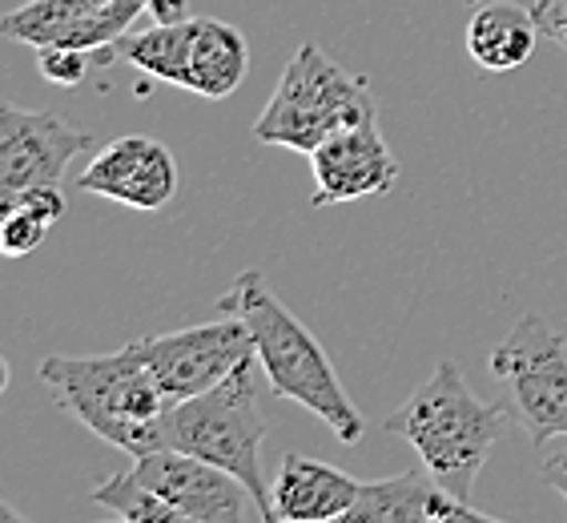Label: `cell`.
Instances as JSON below:
<instances>
[{
	"mask_svg": "<svg viewBox=\"0 0 567 523\" xmlns=\"http://www.w3.org/2000/svg\"><path fill=\"white\" fill-rule=\"evenodd\" d=\"M41 382L53 391L56 407L113 448L130 455L165 448V419L177 399L153 375L137 338L113 355H49Z\"/></svg>",
	"mask_w": 567,
	"mask_h": 523,
	"instance_id": "cell-1",
	"label": "cell"
},
{
	"mask_svg": "<svg viewBox=\"0 0 567 523\" xmlns=\"http://www.w3.org/2000/svg\"><path fill=\"white\" fill-rule=\"evenodd\" d=\"M218 310L238 315L250 327L258 362H262V375L270 379L274 394L295 399L310 414H318L339 443H359L367 435V419L342 391V379L334 375L327 350L302 327V318L286 310L262 274L241 270L234 286L218 298Z\"/></svg>",
	"mask_w": 567,
	"mask_h": 523,
	"instance_id": "cell-2",
	"label": "cell"
},
{
	"mask_svg": "<svg viewBox=\"0 0 567 523\" xmlns=\"http://www.w3.org/2000/svg\"><path fill=\"white\" fill-rule=\"evenodd\" d=\"M512 411L495 407L471 391L455 362H439L435 371L406 394V403L386 414V431L403 435L415 448L419 463L451 495L471 503L480 471L495 451V439L507 431Z\"/></svg>",
	"mask_w": 567,
	"mask_h": 523,
	"instance_id": "cell-3",
	"label": "cell"
},
{
	"mask_svg": "<svg viewBox=\"0 0 567 523\" xmlns=\"http://www.w3.org/2000/svg\"><path fill=\"white\" fill-rule=\"evenodd\" d=\"M258 355L246 359L226 382L214 391L177 399L165 419V448L189 451V455L218 463L229 475H238L250 488L258 512L266 523L274 520V495L262 471V439L266 419L258 407Z\"/></svg>",
	"mask_w": 567,
	"mask_h": 523,
	"instance_id": "cell-4",
	"label": "cell"
},
{
	"mask_svg": "<svg viewBox=\"0 0 567 523\" xmlns=\"http://www.w3.org/2000/svg\"><path fill=\"white\" fill-rule=\"evenodd\" d=\"M367 121H379L371 81L347 73L315 41H306L290 57L274 98L266 101L262 117L254 121V137L262 145L315 153L339 130L367 125Z\"/></svg>",
	"mask_w": 567,
	"mask_h": 523,
	"instance_id": "cell-5",
	"label": "cell"
},
{
	"mask_svg": "<svg viewBox=\"0 0 567 523\" xmlns=\"http://www.w3.org/2000/svg\"><path fill=\"white\" fill-rule=\"evenodd\" d=\"M492 371L512 394V411L532 448L567 439V338L547 318H519L492 350Z\"/></svg>",
	"mask_w": 567,
	"mask_h": 523,
	"instance_id": "cell-6",
	"label": "cell"
},
{
	"mask_svg": "<svg viewBox=\"0 0 567 523\" xmlns=\"http://www.w3.org/2000/svg\"><path fill=\"white\" fill-rule=\"evenodd\" d=\"M137 347L174 399H194V394L214 391L218 382H226L238 371L241 362L258 355L250 327L238 315L202 322V327L169 330V335L137 338Z\"/></svg>",
	"mask_w": 567,
	"mask_h": 523,
	"instance_id": "cell-7",
	"label": "cell"
},
{
	"mask_svg": "<svg viewBox=\"0 0 567 523\" xmlns=\"http://www.w3.org/2000/svg\"><path fill=\"white\" fill-rule=\"evenodd\" d=\"M133 471L182 515V523H246L258 512L250 488L238 475H229L226 468L206 463L189 451H145V455H137ZM258 520H262V512H258Z\"/></svg>",
	"mask_w": 567,
	"mask_h": 523,
	"instance_id": "cell-8",
	"label": "cell"
},
{
	"mask_svg": "<svg viewBox=\"0 0 567 523\" xmlns=\"http://www.w3.org/2000/svg\"><path fill=\"white\" fill-rule=\"evenodd\" d=\"M142 12H150L145 0H113L101 9H81L69 0H29L21 9H12L0 29L4 37L33 49H49V44L85 49V53H97V65H110L117 57V44L130 37Z\"/></svg>",
	"mask_w": 567,
	"mask_h": 523,
	"instance_id": "cell-9",
	"label": "cell"
},
{
	"mask_svg": "<svg viewBox=\"0 0 567 523\" xmlns=\"http://www.w3.org/2000/svg\"><path fill=\"white\" fill-rule=\"evenodd\" d=\"M93 145L85 130L49 110H0V197L33 186H61L65 165Z\"/></svg>",
	"mask_w": 567,
	"mask_h": 523,
	"instance_id": "cell-10",
	"label": "cell"
},
{
	"mask_svg": "<svg viewBox=\"0 0 567 523\" xmlns=\"http://www.w3.org/2000/svg\"><path fill=\"white\" fill-rule=\"evenodd\" d=\"M81 194L110 197L130 209H162L177 194V162L150 133L117 137L76 177Z\"/></svg>",
	"mask_w": 567,
	"mask_h": 523,
	"instance_id": "cell-11",
	"label": "cell"
},
{
	"mask_svg": "<svg viewBox=\"0 0 567 523\" xmlns=\"http://www.w3.org/2000/svg\"><path fill=\"white\" fill-rule=\"evenodd\" d=\"M315 170V206H339L359 197L391 194L399 186V157L382 137L379 121L350 125L310 153Z\"/></svg>",
	"mask_w": 567,
	"mask_h": 523,
	"instance_id": "cell-12",
	"label": "cell"
},
{
	"mask_svg": "<svg viewBox=\"0 0 567 523\" xmlns=\"http://www.w3.org/2000/svg\"><path fill=\"white\" fill-rule=\"evenodd\" d=\"M492 523V515L451 495L426 468L399 471L391 480H362L359 503L347 523Z\"/></svg>",
	"mask_w": 567,
	"mask_h": 523,
	"instance_id": "cell-13",
	"label": "cell"
},
{
	"mask_svg": "<svg viewBox=\"0 0 567 523\" xmlns=\"http://www.w3.org/2000/svg\"><path fill=\"white\" fill-rule=\"evenodd\" d=\"M362 480H350L347 471L330 468L322 459L302 451H286L270 480L274 520L278 523H327L347 520L359 503Z\"/></svg>",
	"mask_w": 567,
	"mask_h": 523,
	"instance_id": "cell-14",
	"label": "cell"
},
{
	"mask_svg": "<svg viewBox=\"0 0 567 523\" xmlns=\"http://www.w3.org/2000/svg\"><path fill=\"white\" fill-rule=\"evenodd\" d=\"M539 37L532 9L515 0H480L467 21V53L483 73H515L532 61Z\"/></svg>",
	"mask_w": 567,
	"mask_h": 523,
	"instance_id": "cell-15",
	"label": "cell"
},
{
	"mask_svg": "<svg viewBox=\"0 0 567 523\" xmlns=\"http://www.w3.org/2000/svg\"><path fill=\"white\" fill-rule=\"evenodd\" d=\"M250 73V44L241 29L214 17H194V53H189V93L226 101Z\"/></svg>",
	"mask_w": 567,
	"mask_h": 523,
	"instance_id": "cell-16",
	"label": "cell"
},
{
	"mask_svg": "<svg viewBox=\"0 0 567 523\" xmlns=\"http://www.w3.org/2000/svg\"><path fill=\"white\" fill-rule=\"evenodd\" d=\"M189 53H194V17L153 21V29L133 33L117 44V57L150 73L153 81L189 89Z\"/></svg>",
	"mask_w": 567,
	"mask_h": 523,
	"instance_id": "cell-17",
	"label": "cell"
},
{
	"mask_svg": "<svg viewBox=\"0 0 567 523\" xmlns=\"http://www.w3.org/2000/svg\"><path fill=\"white\" fill-rule=\"evenodd\" d=\"M89 500L101 503L105 512H113L125 523H182V515L137 475V471H117L105 483H93Z\"/></svg>",
	"mask_w": 567,
	"mask_h": 523,
	"instance_id": "cell-18",
	"label": "cell"
},
{
	"mask_svg": "<svg viewBox=\"0 0 567 523\" xmlns=\"http://www.w3.org/2000/svg\"><path fill=\"white\" fill-rule=\"evenodd\" d=\"M49 229H53L49 214L24 206V202H12V206H4V222H0V250H4V258H24V254L41 250Z\"/></svg>",
	"mask_w": 567,
	"mask_h": 523,
	"instance_id": "cell-19",
	"label": "cell"
},
{
	"mask_svg": "<svg viewBox=\"0 0 567 523\" xmlns=\"http://www.w3.org/2000/svg\"><path fill=\"white\" fill-rule=\"evenodd\" d=\"M37 65L49 85H81L89 76V69L97 65V53H85V49H61V44H49V49H37Z\"/></svg>",
	"mask_w": 567,
	"mask_h": 523,
	"instance_id": "cell-20",
	"label": "cell"
},
{
	"mask_svg": "<svg viewBox=\"0 0 567 523\" xmlns=\"http://www.w3.org/2000/svg\"><path fill=\"white\" fill-rule=\"evenodd\" d=\"M535 21L547 41H556L567 53V0H535Z\"/></svg>",
	"mask_w": 567,
	"mask_h": 523,
	"instance_id": "cell-21",
	"label": "cell"
},
{
	"mask_svg": "<svg viewBox=\"0 0 567 523\" xmlns=\"http://www.w3.org/2000/svg\"><path fill=\"white\" fill-rule=\"evenodd\" d=\"M544 483L547 488H556L567 503V448L551 451V455L544 459Z\"/></svg>",
	"mask_w": 567,
	"mask_h": 523,
	"instance_id": "cell-22",
	"label": "cell"
},
{
	"mask_svg": "<svg viewBox=\"0 0 567 523\" xmlns=\"http://www.w3.org/2000/svg\"><path fill=\"white\" fill-rule=\"evenodd\" d=\"M145 9L153 12V21H182L189 17V0H145Z\"/></svg>",
	"mask_w": 567,
	"mask_h": 523,
	"instance_id": "cell-23",
	"label": "cell"
},
{
	"mask_svg": "<svg viewBox=\"0 0 567 523\" xmlns=\"http://www.w3.org/2000/svg\"><path fill=\"white\" fill-rule=\"evenodd\" d=\"M69 4H81V9H101V4H113V0H69Z\"/></svg>",
	"mask_w": 567,
	"mask_h": 523,
	"instance_id": "cell-24",
	"label": "cell"
},
{
	"mask_svg": "<svg viewBox=\"0 0 567 523\" xmlns=\"http://www.w3.org/2000/svg\"><path fill=\"white\" fill-rule=\"evenodd\" d=\"M467 4H480V0H467Z\"/></svg>",
	"mask_w": 567,
	"mask_h": 523,
	"instance_id": "cell-25",
	"label": "cell"
}]
</instances>
